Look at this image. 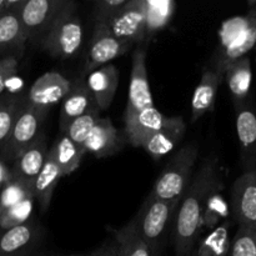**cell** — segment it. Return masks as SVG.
Returning a JSON list of instances; mask_svg holds the SVG:
<instances>
[{"label": "cell", "mask_w": 256, "mask_h": 256, "mask_svg": "<svg viewBox=\"0 0 256 256\" xmlns=\"http://www.w3.org/2000/svg\"><path fill=\"white\" fill-rule=\"evenodd\" d=\"M220 186L219 158L212 154L204 160L178 206L175 256H192L205 204Z\"/></svg>", "instance_id": "obj_1"}, {"label": "cell", "mask_w": 256, "mask_h": 256, "mask_svg": "<svg viewBox=\"0 0 256 256\" xmlns=\"http://www.w3.org/2000/svg\"><path fill=\"white\" fill-rule=\"evenodd\" d=\"M199 148L195 142L178 150L155 182L150 195L168 202H180L192 182Z\"/></svg>", "instance_id": "obj_2"}, {"label": "cell", "mask_w": 256, "mask_h": 256, "mask_svg": "<svg viewBox=\"0 0 256 256\" xmlns=\"http://www.w3.org/2000/svg\"><path fill=\"white\" fill-rule=\"evenodd\" d=\"M180 202H168L149 195L140 208L136 216L132 220L135 232L146 242L152 255L156 254L160 242L176 212Z\"/></svg>", "instance_id": "obj_3"}, {"label": "cell", "mask_w": 256, "mask_h": 256, "mask_svg": "<svg viewBox=\"0 0 256 256\" xmlns=\"http://www.w3.org/2000/svg\"><path fill=\"white\" fill-rule=\"evenodd\" d=\"M75 2H69L48 29L44 49L54 58L68 59L76 54L82 44V25L75 14Z\"/></svg>", "instance_id": "obj_4"}, {"label": "cell", "mask_w": 256, "mask_h": 256, "mask_svg": "<svg viewBox=\"0 0 256 256\" xmlns=\"http://www.w3.org/2000/svg\"><path fill=\"white\" fill-rule=\"evenodd\" d=\"M48 114H49V109L34 106V105L28 104V102L25 100L24 106L20 110L19 115L15 120L12 132L2 146L10 159H16L20 152H24L29 145H32L38 139V136L42 134L40 129H42V125L46 119Z\"/></svg>", "instance_id": "obj_5"}, {"label": "cell", "mask_w": 256, "mask_h": 256, "mask_svg": "<svg viewBox=\"0 0 256 256\" xmlns=\"http://www.w3.org/2000/svg\"><path fill=\"white\" fill-rule=\"evenodd\" d=\"M130 46L132 44L112 34L106 22L102 20H96L89 44L85 70L92 72L104 65H108V62L125 54Z\"/></svg>", "instance_id": "obj_6"}, {"label": "cell", "mask_w": 256, "mask_h": 256, "mask_svg": "<svg viewBox=\"0 0 256 256\" xmlns=\"http://www.w3.org/2000/svg\"><path fill=\"white\" fill-rule=\"evenodd\" d=\"M68 0H22L15 10L28 39L45 32L68 5Z\"/></svg>", "instance_id": "obj_7"}, {"label": "cell", "mask_w": 256, "mask_h": 256, "mask_svg": "<svg viewBox=\"0 0 256 256\" xmlns=\"http://www.w3.org/2000/svg\"><path fill=\"white\" fill-rule=\"evenodd\" d=\"M112 34L124 42H142L146 38L145 0H129L119 12L105 22Z\"/></svg>", "instance_id": "obj_8"}, {"label": "cell", "mask_w": 256, "mask_h": 256, "mask_svg": "<svg viewBox=\"0 0 256 256\" xmlns=\"http://www.w3.org/2000/svg\"><path fill=\"white\" fill-rule=\"evenodd\" d=\"M232 210L239 226L256 229V172H244L235 180Z\"/></svg>", "instance_id": "obj_9"}, {"label": "cell", "mask_w": 256, "mask_h": 256, "mask_svg": "<svg viewBox=\"0 0 256 256\" xmlns=\"http://www.w3.org/2000/svg\"><path fill=\"white\" fill-rule=\"evenodd\" d=\"M172 116H165L158 108H145L138 112H125V132L132 146L142 145L152 135L172 122Z\"/></svg>", "instance_id": "obj_10"}, {"label": "cell", "mask_w": 256, "mask_h": 256, "mask_svg": "<svg viewBox=\"0 0 256 256\" xmlns=\"http://www.w3.org/2000/svg\"><path fill=\"white\" fill-rule=\"evenodd\" d=\"M152 106L155 105L150 89L149 76H148L146 52L144 49H138L132 55L129 94H128V105L125 112H138Z\"/></svg>", "instance_id": "obj_11"}, {"label": "cell", "mask_w": 256, "mask_h": 256, "mask_svg": "<svg viewBox=\"0 0 256 256\" xmlns=\"http://www.w3.org/2000/svg\"><path fill=\"white\" fill-rule=\"evenodd\" d=\"M72 88V82L56 72H48L38 78L28 92V104L50 109V106L64 100Z\"/></svg>", "instance_id": "obj_12"}, {"label": "cell", "mask_w": 256, "mask_h": 256, "mask_svg": "<svg viewBox=\"0 0 256 256\" xmlns=\"http://www.w3.org/2000/svg\"><path fill=\"white\" fill-rule=\"evenodd\" d=\"M256 45V2L249 4V12L245 15L244 29L240 32L235 42L228 44L222 52L218 55L215 60V69L218 72L224 75L225 70L236 60L246 56L248 52Z\"/></svg>", "instance_id": "obj_13"}, {"label": "cell", "mask_w": 256, "mask_h": 256, "mask_svg": "<svg viewBox=\"0 0 256 256\" xmlns=\"http://www.w3.org/2000/svg\"><path fill=\"white\" fill-rule=\"evenodd\" d=\"M236 132L245 172H256V112L249 102L235 105Z\"/></svg>", "instance_id": "obj_14"}, {"label": "cell", "mask_w": 256, "mask_h": 256, "mask_svg": "<svg viewBox=\"0 0 256 256\" xmlns=\"http://www.w3.org/2000/svg\"><path fill=\"white\" fill-rule=\"evenodd\" d=\"M122 145L119 132L112 120L108 118H100L88 135L82 149L85 154H92L95 158L102 159L119 152Z\"/></svg>", "instance_id": "obj_15"}, {"label": "cell", "mask_w": 256, "mask_h": 256, "mask_svg": "<svg viewBox=\"0 0 256 256\" xmlns=\"http://www.w3.org/2000/svg\"><path fill=\"white\" fill-rule=\"evenodd\" d=\"M95 109H98V106L92 99V95L84 78L75 79L74 82H72L70 92L62 100V112H60V130L62 132H65L70 122Z\"/></svg>", "instance_id": "obj_16"}, {"label": "cell", "mask_w": 256, "mask_h": 256, "mask_svg": "<svg viewBox=\"0 0 256 256\" xmlns=\"http://www.w3.org/2000/svg\"><path fill=\"white\" fill-rule=\"evenodd\" d=\"M85 82L98 109L100 112L109 109L119 86V70L116 66L112 64L104 65L90 72Z\"/></svg>", "instance_id": "obj_17"}, {"label": "cell", "mask_w": 256, "mask_h": 256, "mask_svg": "<svg viewBox=\"0 0 256 256\" xmlns=\"http://www.w3.org/2000/svg\"><path fill=\"white\" fill-rule=\"evenodd\" d=\"M46 139L44 134H40L38 139L32 145L26 148L24 152H20L14 160L15 164L12 170V175L20 180L32 184L35 178L44 166L45 160L48 158Z\"/></svg>", "instance_id": "obj_18"}, {"label": "cell", "mask_w": 256, "mask_h": 256, "mask_svg": "<svg viewBox=\"0 0 256 256\" xmlns=\"http://www.w3.org/2000/svg\"><path fill=\"white\" fill-rule=\"evenodd\" d=\"M224 80V75L214 69L204 70L192 99V122H196L202 115L212 112L216 100L218 90Z\"/></svg>", "instance_id": "obj_19"}, {"label": "cell", "mask_w": 256, "mask_h": 256, "mask_svg": "<svg viewBox=\"0 0 256 256\" xmlns=\"http://www.w3.org/2000/svg\"><path fill=\"white\" fill-rule=\"evenodd\" d=\"M185 132V122L182 116H172V122L155 132L149 138L144 144L142 149L152 158L158 160L166 156L179 145L182 135Z\"/></svg>", "instance_id": "obj_20"}, {"label": "cell", "mask_w": 256, "mask_h": 256, "mask_svg": "<svg viewBox=\"0 0 256 256\" xmlns=\"http://www.w3.org/2000/svg\"><path fill=\"white\" fill-rule=\"evenodd\" d=\"M224 79L226 80L234 106L248 102L252 79V62L249 58L244 56L230 64L225 70Z\"/></svg>", "instance_id": "obj_21"}, {"label": "cell", "mask_w": 256, "mask_h": 256, "mask_svg": "<svg viewBox=\"0 0 256 256\" xmlns=\"http://www.w3.org/2000/svg\"><path fill=\"white\" fill-rule=\"evenodd\" d=\"M62 178V170L59 169L54 160L48 154L44 166L42 168L38 176L32 182V192L35 202L39 204L42 212H46L52 202L55 189Z\"/></svg>", "instance_id": "obj_22"}, {"label": "cell", "mask_w": 256, "mask_h": 256, "mask_svg": "<svg viewBox=\"0 0 256 256\" xmlns=\"http://www.w3.org/2000/svg\"><path fill=\"white\" fill-rule=\"evenodd\" d=\"M48 154L62 170V176L72 174L79 169L85 152L80 146L72 142L65 134H62L52 144Z\"/></svg>", "instance_id": "obj_23"}, {"label": "cell", "mask_w": 256, "mask_h": 256, "mask_svg": "<svg viewBox=\"0 0 256 256\" xmlns=\"http://www.w3.org/2000/svg\"><path fill=\"white\" fill-rule=\"evenodd\" d=\"M28 40L16 12H6L0 15V52L20 49Z\"/></svg>", "instance_id": "obj_24"}, {"label": "cell", "mask_w": 256, "mask_h": 256, "mask_svg": "<svg viewBox=\"0 0 256 256\" xmlns=\"http://www.w3.org/2000/svg\"><path fill=\"white\" fill-rule=\"evenodd\" d=\"M32 238L34 228L30 222L5 230L0 234V256H20Z\"/></svg>", "instance_id": "obj_25"}, {"label": "cell", "mask_w": 256, "mask_h": 256, "mask_svg": "<svg viewBox=\"0 0 256 256\" xmlns=\"http://www.w3.org/2000/svg\"><path fill=\"white\" fill-rule=\"evenodd\" d=\"M176 4L172 0H145L146 36L164 29L172 20Z\"/></svg>", "instance_id": "obj_26"}, {"label": "cell", "mask_w": 256, "mask_h": 256, "mask_svg": "<svg viewBox=\"0 0 256 256\" xmlns=\"http://www.w3.org/2000/svg\"><path fill=\"white\" fill-rule=\"evenodd\" d=\"M116 256H152L146 242L138 235L132 222L116 232Z\"/></svg>", "instance_id": "obj_27"}, {"label": "cell", "mask_w": 256, "mask_h": 256, "mask_svg": "<svg viewBox=\"0 0 256 256\" xmlns=\"http://www.w3.org/2000/svg\"><path fill=\"white\" fill-rule=\"evenodd\" d=\"M230 222H224L212 230L200 244L198 256H226L230 249Z\"/></svg>", "instance_id": "obj_28"}, {"label": "cell", "mask_w": 256, "mask_h": 256, "mask_svg": "<svg viewBox=\"0 0 256 256\" xmlns=\"http://www.w3.org/2000/svg\"><path fill=\"white\" fill-rule=\"evenodd\" d=\"M25 100L15 95H9L0 100V146H4L6 142Z\"/></svg>", "instance_id": "obj_29"}, {"label": "cell", "mask_w": 256, "mask_h": 256, "mask_svg": "<svg viewBox=\"0 0 256 256\" xmlns=\"http://www.w3.org/2000/svg\"><path fill=\"white\" fill-rule=\"evenodd\" d=\"M32 196H34L32 184L12 176L10 182L0 190V214Z\"/></svg>", "instance_id": "obj_30"}, {"label": "cell", "mask_w": 256, "mask_h": 256, "mask_svg": "<svg viewBox=\"0 0 256 256\" xmlns=\"http://www.w3.org/2000/svg\"><path fill=\"white\" fill-rule=\"evenodd\" d=\"M99 119L100 110H92V112L82 115V116L75 119L72 122H70L69 126H68L66 129H65V132H62V134L66 135L74 144H76L78 146L82 148L84 142L86 140L88 135L90 134V132H92V128H94V125L96 124V122Z\"/></svg>", "instance_id": "obj_31"}, {"label": "cell", "mask_w": 256, "mask_h": 256, "mask_svg": "<svg viewBox=\"0 0 256 256\" xmlns=\"http://www.w3.org/2000/svg\"><path fill=\"white\" fill-rule=\"evenodd\" d=\"M34 200V196L28 198L24 202H19L18 205L0 214V230L5 232V230L28 222L30 215H32Z\"/></svg>", "instance_id": "obj_32"}, {"label": "cell", "mask_w": 256, "mask_h": 256, "mask_svg": "<svg viewBox=\"0 0 256 256\" xmlns=\"http://www.w3.org/2000/svg\"><path fill=\"white\" fill-rule=\"evenodd\" d=\"M226 256H256V229L239 226Z\"/></svg>", "instance_id": "obj_33"}, {"label": "cell", "mask_w": 256, "mask_h": 256, "mask_svg": "<svg viewBox=\"0 0 256 256\" xmlns=\"http://www.w3.org/2000/svg\"><path fill=\"white\" fill-rule=\"evenodd\" d=\"M129 0H99L95 2V12H96V20L108 22L116 12H119Z\"/></svg>", "instance_id": "obj_34"}, {"label": "cell", "mask_w": 256, "mask_h": 256, "mask_svg": "<svg viewBox=\"0 0 256 256\" xmlns=\"http://www.w3.org/2000/svg\"><path fill=\"white\" fill-rule=\"evenodd\" d=\"M18 72V59L12 55L5 56L0 60V95L6 88L8 82Z\"/></svg>", "instance_id": "obj_35"}, {"label": "cell", "mask_w": 256, "mask_h": 256, "mask_svg": "<svg viewBox=\"0 0 256 256\" xmlns=\"http://www.w3.org/2000/svg\"><path fill=\"white\" fill-rule=\"evenodd\" d=\"M22 0H0V15L6 12H15Z\"/></svg>", "instance_id": "obj_36"}, {"label": "cell", "mask_w": 256, "mask_h": 256, "mask_svg": "<svg viewBox=\"0 0 256 256\" xmlns=\"http://www.w3.org/2000/svg\"><path fill=\"white\" fill-rule=\"evenodd\" d=\"M12 176V170L8 169V166L4 164V162L0 160V190L10 182Z\"/></svg>", "instance_id": "obj_37"}, {"label": "cell", "mask_w": 256, "mask_h": 256, "mask_svg": "<svg viewBox=\"0 0 256 256\" xmlns=\"http://www.w3.org/2000/svg\"><path fill=\"white\" fill-rule=\"evenodd\" d=\"M86 256H115V249L112 246L102 248V249H99L98 252H94L92 254Z\"/></svg>", "instance_id": "obj_38"}, {"label": "cell", "mask_w": 256, "mask_h": 256, "mask_svg": "<svg viewBox=\"0 0 256 256\" xmlns=\"http://www.w3.org/2000/svg\"><path fill=\"white\" fill-rule=\"evenodd\" d=\"M115 256H116V252H115Z\"/></svg>", "instance_id": "obj_39"}]
</instances>
